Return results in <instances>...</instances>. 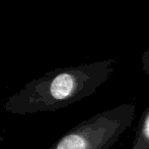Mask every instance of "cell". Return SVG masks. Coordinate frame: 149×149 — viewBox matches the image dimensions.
I'll return each mask as SVG.
<instances>
[{
    "instance_id": "obj_1",
    "label": "cell",
    "mask_w": 149,
    "mask_h": 149,
    "mask_svg": "<svg viewBox=\"0 0 149 149\" xmlns=\"http://www.w3.org/2000/svg\"><path fill=\"white\" fill-rule=\"evenodd\" d=\"M114 70L115 60L109 58L50 71L9 96L3 108L18 115L62 109L95 93Z\"/></svg>"
},
{
    "instance_id": "obj_2",
    "label": "cell",
    "mask_w": 149,
    "mask_h": 149,
    "mask_svg": "<svg viewBox=\"0 0 149 149\" xmlns=\"http://www.w3.org/2000/svg\"><path fill=\"white\" fill-rule=\"evenodd\" d=\"M136 105L124 103L73 127L49 149H111L132 125Z\"/></svg>"
},
{
    "instance_id": "obj_3",
    "label": "cell",
    "mask_w": 149,
    "mask_h": 149,
    "mask_svg": "<svg viewBox=\"0 0 149 149\" xmlns=\"http://www.w3.org/2000/svg\"><path fill=\"white\" fill-rule=\"evenodd\" d=\"M132 149H149V107L142 113L139 119Z\"/></svg>"
},
{
    "instance_id": "obj_4",
    "label": "cell",
    "mask_w": 149,
    "mask_h": 149,
    "mask_svg": "<svg viewBox=\"0 0 149 149\" xmlns=\"http://www.w3.org/2000/svg\"><path fill=\"white\" fill-rule=\"evenodd\" d=\"M141 64H142V70H143L144 74L149 76V48H147V50L142 54Z\"/></svg>"
},
{
    "instance_id": "obj_5",
    "label": "cell",
    "mask_w": 149,
    "mask_h": 149,
    "mask_svg": "<svg viewBox=\"0 0 149 149\" xmlns=\"http://www.w3.org/2000/svg\"><path fill=\"white\" fill-rule=\"evenodd\" d=\"M3 141H4V137H2V136H0V144H1Z\"/></svg>"
}]
</instances>
